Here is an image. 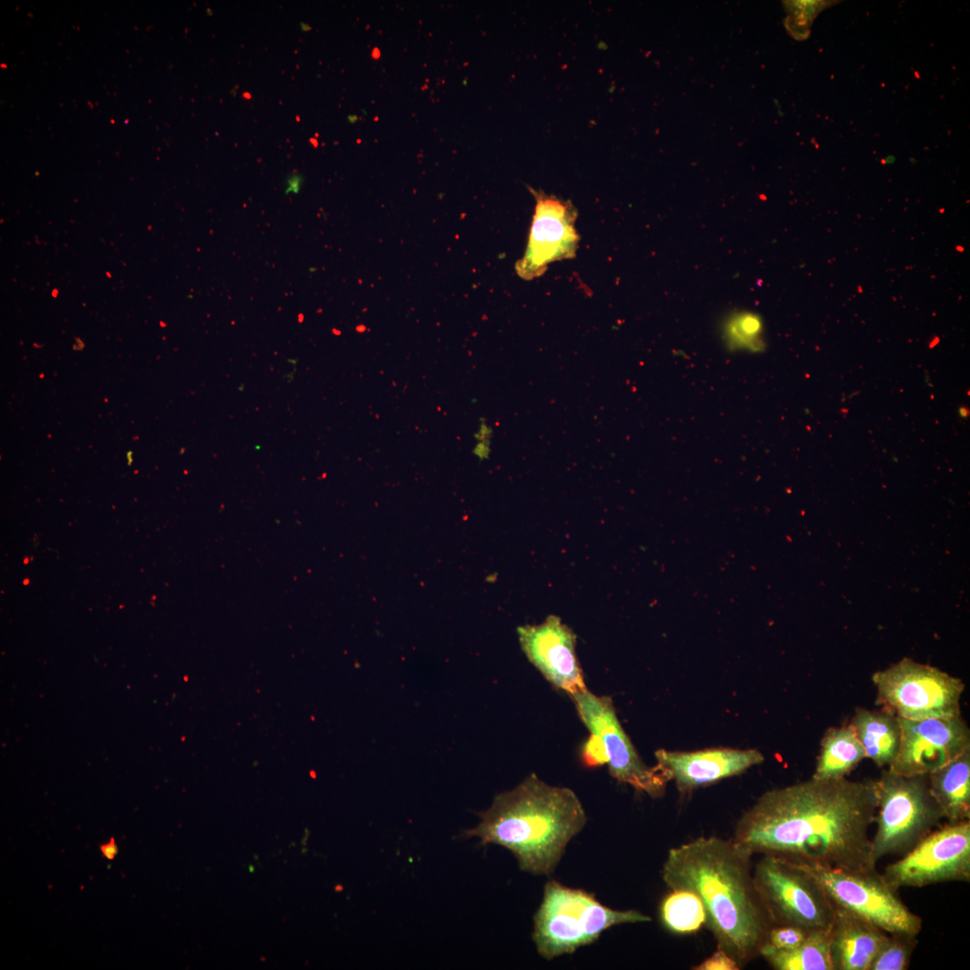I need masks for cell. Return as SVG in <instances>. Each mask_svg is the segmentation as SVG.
Returning <instances> with one entry per match:
<instances>
[{"label":"cell","mask_w":970,"mask_h":970,"mask_svg":"<svg viewBox=\"0 0 970 970\" xmlns=\"http://www.w3.org/2000/svg\"><path fill=\"white\" fill-rule=\"evenodd\" d=\"M876 780H810L763 793L739 819L736 843L752 854L848 871H875L870 827Z\"/></svg>","instance_id":"cell-1"},{"label":"cell","mask_w":970,"mask_h":970,"mask_svg":"<svg viewBox=\"0 0 970 970\" xmlns=\"http://www.w3.org/2000/svg\"><path fill=\"white\" fill-rule=\"evenodd\" d=\"M752 853L733 839L698 837L669 850L662 878L703 904L718 948L741 967L759 954L772 923L754 887Z\"/></svg>","instance_id":"cell-2"},{"label":"cell","mask_w":970,"mask_h":970,"mask_svg":"<svg viewBox=\"0 0 970 970\" xmlns=\"http://www.w3.org/2000/svg\"><path fill=\"white\" fill-rule=\"evenodd\" d=\"M480 816L481 822L465 831L464 837L508 849L520 869L534 875H550L554 870L569 842L586 821L574 791L551 786L534 773L515 789L498 794Z\"/></svg>","instance_id":"cell-3"},{"label":"cell","mask_w":970,"mask_h":970,"mask_svg":"<svg viewBox=\"0 0 970 970\" xmlns=\"http://www.w3.org/2000/svg\"><path fill=\"white\" fill-rule=\"evenodd\" d=\"M650 921L638 911L613 910L589 893L550 881L534 915L533 940L538 953L550 960L595 941L612 926Z\"/></svg>","instance_id":"cell-4"},{"label":"cell","mask_w":970,"mask_h":970,"mask_svg":"<svg viewBox=\"0 0 970 970\" xmlns=\"http://www.w3.org/2000/svg\"><path fill=\"white\" fill-rule=\"evenodd\" d=\"M877 807L871 837L872 859L904 855L940 826L942 812L929 787L928 775L883 772L876 780Z\"/></svg>","instance_id":"cell-5"},{"label":"cell","mask_w":970,"mask_h":970,"mask_svg":"<svg viewBox=\"0 0 970 970\" xmlns=\"http://www.w3.org/2000/svg\"><path fill=\"white\" fill-rule=\"evenodd\" d=\"M753 879L772 926L830 930L836 907L822 886L796 864L765 854L754 866Z\"/></svg>","instance_id":"cell-6"},{"label":"cell","mask_w":970,"mask_h":970,"mask_svg":"<svg viewBox=\"0 0 970 970\" xmlns=\"http://www.w3.org/2000/svg\"><path fill=\"white\" fill-rule=\"evenodd\" d=\"M792 863L822 886L836 908L888 934L918 936L920 933L922 919L904 904L897 890L891 887L877 870L848 871Z\"/></svg>","instance_id":"cell-7"},{"label":"cell","mask_w":970,"mask_h":970,"mask_svg":"<svg viewBox=\"0 0 970 970\" xmlns=\"http://www.w3.org/2000/svg\"><path fill=\"white\" fill-rule=\"evenodd\" d=\"M876 703L899 718L924 719L961 715L964 682L937 667L904 657L872 675Z\"/></svg>","instance_id":"cell-8"},{"label":"cell","mask_w":970,"mask_h":970,"mask_svg":"<svg viewBox=\"0 0 970 970\" xmlns=\"http://www.w3.org/2000/svg\"><path fill=\"white\" fill-rule=\"evenodd\" d=\"M894 889L970 880V821L943 824L881 874Z\"/></svg>","instance_id":"cell-9"},{"label":"cell","mask_w":970,"mask_h":970,"mask_svg":"<svg viewBox=\"0 0 970 970\" xmlns=\"http://www.w3.org/2000/svg\"><path fill=\"white\" fill-rule=\"evenodd\" d=\"M571 698L590 734L601 739L610 774L653 798L662 796L668 776L658 765L648 767L641 761L618 720L611 698L597 696L587 689Z\"/></svg>","instance_id":"cell-10"},{"label":"cell","mask_w":970,"mask_h":970,"mask_svg":"<svg viewBox=\"0 0 970 970\" xmlns=\"http://www.w3.org/2000/svg\"><path fill=\"white\" fill-rule=\"evenodd\" d=\"M900 746L888 771L904 776L928 775L970 748V730L961 715L951 718H899Z\"/></svg>","instance_id":"cell-11"},{"label":"cell","mask_w":970,"mask_h":970,"mask_svg":"<svg viewBox=\"0 0 970 970\" xmlns=\"http://www.w3.org/2000/svg\"><path fill=\"white\" fill-rule=\"evenodd\" d=\"M536 206L525 256L516 262L517 275L525 279L541 276L552 261L573 258L578 243L577 213L569 202L535 193Z\"/></svg>","instance_id":"cell-12"},{"label":"cell","mask_w":970,"mask_h":970,"mask_svg":"<svg viewBox=\"0 0 970 970\" xmlns=\"http://www.w3.org/2000/svg\"><path fill=\"white\" fill-rule=\"evenodd\" d=\"M528 660L554 687L571 697L586 690L576 655V635L560 617L549 615L537 625L517 627Z\"/></svg>","instance_id":"cell-13"},{"label":"cell","mask_w":970,"mask_h":970,"mask_svg":"<svg viewBox=\"0 0 970 970\" xmlns=\"http://www.w3.org/2000/svg\"><path fill=\"white\" fill-rule=\"evenodd\" d=\"M655 755L657 765L684 793L740 774L764 760L763 755L754 749L711 748L695 752L660 749Z\"/></svg>","instance_id":"cell-14"},{"label":"cell","mask_w":970,"mask_h":970,"mask_svg":"<svg viewBox=\"0 0 970 970\" xmlns=\"http://www.w3.org/2000/svg\"><path fill=\"white\" fill-rule=\"evenodd\" d=\"M833 970H869L888 933L836 908L829 931Z\"/></svg>","instance_id":"cell-15"},{"label":"cell","mask_w":970,"mask_h":970,"mask_svg":"<svg viewBox=\"0 0 970 970\" xmlns=\"http://www.w3.org/2000/svg\"><path fill=\"white\" fill-rule=\"evenodd\" d=\"M930 790L944 819L955 823L970 818V748L928 774Z\"/></svg>","instance_id":"cell-16"},{"label":"cell","mask_w":970,"mask_h":970,"mask_svg":"<svg viewBox=\"0 0 970 970\" xmlns=\"http://www.w3.org/2000/svg\"><path fill=\"white\" fill-rule=\"evenodd\" d=\"M850 726L862 745L867 758L877 766H889L895 759L901 739L899 719L887 710L858 707Z\"/></svg>","instance_id":"cell-17"},{"label":"cell","mask_w":970,"mask_h":970,"mask_svg":"<svg viewBox=\"0 0 970 970\" xmlns=\"http://www.w3.org/2000/svg\"><path fill=\"white\" fill-rule=\"evenodd\" d=\"M864 758H866L864 748L850 725L830 728L822 739L820 754L812 778L816 780L845 778Z\"/></svg>","instance_id":"cell-18"},{"label":"cell","mask_w":970,"mask_h":970,"mask_svg":"<svg viewBox=\"0 0 970 970\" xmlns=\"http://www.w3.org/2000/svg\"><path fill=\"white\" fill-rule=\"evenodd\" d=\"M829 931L809 932L807 939L792 949H776L763 944L759 954L777 970H833Z\"/></svg>","instance_id":"cell-19"},{"label":"cell","mask_w":970,"mask_h":970,"mask_svg":"<svg viewBox=\"0 0 970 970\" xmlns=\"http://www.w3.org/2000/svg\"><path fill=\"white\" fill-rule=\"evenodd\" d=\"M660 915L669 930L682 934L698 930L706 922L705 910L699 897L683 889L672 890L664 899Z\"/></svg>","instance_id":"cell-20"},{"label":"cell","mask_w":970,"mask_h":970,"mask_svg":"<svg viewBox=\"0 0 970 970\" xmlns=\"http://www.w3.org/2000/svg\"><path fill=\"white\" fill-rule=\"evenodd\" d=\"M721 336L730 351L757 353L763 349V322L755 313L736 312L721 326Z\"/></svg>","instance_id":"cell-21"},{"label":"cell","mask_w":970,"mask_h":970,"mask_svg":"<svg viewBox=\"0 0 970 970\" xmlns=\"http://www.w3.org/2000/svg\"><path fill=\"white\" fill-rule=\"evenodd\" d=\"M917 936L888 934L869 970H905L917 944Z\"/></svg>","instance_id":"cell-22"},{"label":"cell","mask_w":970,"mask_h":970,"mask_svg":"<svg viewBox=\"0 0 970 970\" xmlns=\"http://www.w3.org/2000/svg\"><path fill=\"white\" fill-rule=\"evenodd\" d=\"M808 933L794 926L774 925L770 929L764 944L776 949H792L799 946Z\"/></svg>","instance_id":"cell-23"},{"label":"cell","mask_w":970,"mask_h":970,"mask_svg":"<svg viewBox=\"0 0 970 970\" xmlns=\"http://www.w3.org/2000/svg\"><path fill=\"white\" fill-rule=\"evenodd\" d=\"M582 761L588 767L607 764L604 745L597 736L590 734L588 739L584 744L582 747Z\"/></svg>","instance_id":"cell-24"},{"label":"cell","mask_w":970,"mask_h":970,"mask_svg":"<svg viewBox=\"0 0 970 970\" xmlns=\"http://www.w3.org/2000/svg\"><path fill=\"white\" fill-rule=\"evenodd\" d=\"M740 968L733 957L719 948L700 965L692 967L695 970H738Z\"/></svg>","instance_id":"cell-25"},{"label":"cell","mask_w":970,"mask_h":970,"mask_svg":"<svg viewBox=\"0 0 970 970\" xmlns=\"http://www.w3.org/2000/svg\"><path fill=\"white\" fill-rule=\"evenodd\" d=\"M494 435L492 427L488 424L487 419L484 417L480 418V422L477 431L473 434V437L476 442L483 440H491Z\"/></svg>","instance_id":"cell-26"},{"label":"cell","mask_w":970,"mask_h":970,"mask_svg":"<svg viewBox=\"0 0 970 970\" xmlns=\"http://www.w3.org/2000/svg\"><path fill=\"white\" fill-rule=\"evenodd\" d=\"M472 454L481 462L488 460L491 454V440L476 442V445L472 449Z\"/></svg>","instance_id":"cell-27"},{"label":"cell","mask_w":970,"mask_h":970,"mask_svg":"<svg viewBox=\"0 0 970 970\" xmlns=\"http://www.w3.org/2000/svg\"><path fill=\"white\" fill-rule=\"evenodd\" d=\"M100 851L102 856L107 860H111L115 859V857L119 853V848L117 846L114 837H110L109 842L101 843L100 845Z\"/></svg>","instance_id":"cell-28"},{"label":"cell","mask_w":970,"mask_h":970,"mask_svg":"<svg viewBox=\"0 0 970 970\" xmlns=\"http://www.w3.org/2000/svg\"><path fill=\"white\" fill-rule=\"evenodd\" d=\"M303 183V177L300 174H292L287 178L286 194L294 193L296 194L301 189Z\"/></svg>","instance_id":"cell-29"},{"label":"cell","mask_w":970,"mask_h":970,"mask_svg":"<svg viewBox=\"0 0 970 970\" xmlns=\"http://www.w3.org/2000/svg\"><path fill=\"white\" fill-rule=\"evenodd\" d=\"M347 119L349 123L354 124L358 120V117L355 114H351L348 116Z\"/></svg>","instance_id":"cell-30"},{"label":"cell","mask_w":970,"mask_h":970,"mask_svg":"<svg viewBox=\"0 0 970 970\" xmlns=\"http://www.w3.org/2000/svg\"><path fill=\"white\" fill-rule=\"evenodd\" d=\"M300 28H301V30L303 31H308L311 30V27L309 26V24H306V23H304V22L300 23Z\"/></svg>","instance_id":"cell-31"},{"label":"cell","mask_w":970,"mask_h":970,"mask_svg":"<svg viewBox=\"0 0 970 970\" xmlns=\"http://www.w3.org/2000/svg\"><path fill=\"white\" fill-rule=\"evenodd\" d=\"M960 413L963 417H966V409H961Z\"/></svg>","instance_id":"cell-32"}]
</instances>
